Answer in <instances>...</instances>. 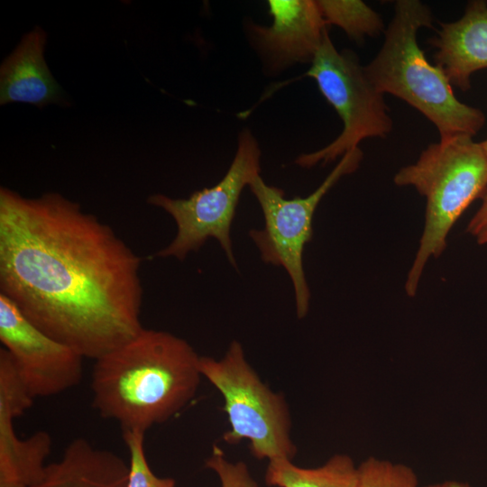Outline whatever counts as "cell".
<instances>
[{"instance_id":"obj_5","label":"cell","mask_w":487,"mask_h":487,"mask_svg":"<svg viewBox=\"0 0 487 487\" xmlns=\"http://www.w3.org/2000/svg\"><path fill=\"white\" fill-rule=\"evenodd\" d=\"M203 377L221 393L230 429V445L248 440L252 455L268 461L292 460L297 448L290 436L291 420L284 396L272 391L247 362L244 348L233 341L217 360L200 356Z\"/></svg>"},{"instance_id":"obj_8","label":"cell","mask_w":487,"mask_h":487,"mask_svg":"<svg viewBox=\"0 0 487 487\" xmlns=\"http://www.w3.org/2000/svg\"><path fill=\"white\" fill-rule=\"evenodd\" d=\"M261 150L249 130L238 138L234 158L223 179L211 188L195 191L188 198H172L162 194L148 198V203L165 210L176 223L174 239L160 250L157 257L183 261L197 252L209 238L220 244L229 262L237 268L230 230L241 193L260 175Z\"/></svg>"},{"instance_id":"obj_20","label":"cell","mask_w":487,"mask_h":487,"mask_svg":"<svg viewBox=\"0 0 487 487\" xmlns=\"http://www.w3.org/2000/svg\"><path fill=\"white\" fill-rule=\"evenodd\" d=\"M487 226V194L482 198V204L469 221L466 232L476 236Z\"/></svg>"},{"instance_id":"obj_17","label":"cell","mask_w":487,"mask_h":487,"mask_svg":"<svg viewBox=\"0 0 487 487\" xmlns=\"http://www.w3.org/2000/svg\"><path fill=\"white\" fill-rule=\"evenodd\" d=\"M357 468V487H418L415 472L400 463L369 457Z\"/></svg>"},{"instance_id":"obj_14","label":"cell","mask_w":487,"mask_h":487,"mask_svg":"<svg viewBox=\"0 0 487 487\" xmlns=\"http://www.w3.org/2000/svg\"><path fill=\"white\" fill-rule=\"evenodd\" d=\"M14 420L0 411V487H33L43 477L51 439L44 431L20 438Z\"/></svg>"},{"instance_id":"obj_13","label":"cell","mask_w":487,"mask_h":487,"mask_svg":"<svg viewBox=\"0 0 487 487\" xmlns=\"http://www.w3.org/2000/svg\"><path fill=\"white\" fill-rule=\"evenodd\" d=\"M128 476L129 463L121 456L78 437L33 487H127Z\"/></svg>"},{"instance_id":"obj_4","label":"cell","mask_w":487,"mask_h":487,"mask_svg":"<svg viewBox=\"0 0 487 487\" xmlns=\"http://www.w3.org/2000/svg\"><path fill=\"white\" fill-rule=\"evenodd\" d=\"M473 138L440 139L393 178L397 186H411L426 198L424 228L405 282L409 297L416 295L427 262L446 250L449 232L460 216L487 194V156Z\"/></svg>"},{"instance_id":"obj_12","label":"cell","mask_w":487,"mask_h":487,"mask_svg":"<svg viewBox=\"0 0 487 487\" xmlns=\"http://www.w3.org/2000/svg\"><path fill=\"white\" fill-rule=\"evenodd\" d=\"M46 33L35 27L23 36L0 68V104L28 103L41 107L60 99L61 88L43 58Z\"/></svg>"},{"instance_id":"obj_9","label":"cell","mask_w":487,"mask_h":487,"mask_svg":"<svg viewBox=\"0 0 487 487\" xmlns=\"http://www.w3.org/2000/svg\"><path fill=\"white\" fill-rule=\"evenodd\" d=\"M0 340L33 399L58 395L80 382L85 358L39 329L1 293Z\"/></svg>"},{"instance_id":"obj_21","label":"cell","mask_w":487,"mask_h":487,"mask_svg":"<svg viewBox=\"0 0 487 487\" xmlns=\"http://www.w3.org/2000/svg\"><path fill=\"white\" fill-rule=\"evenodd\" d=\"M423 487H472V486L467 482L449 480V481H444L440 482L427 484Z\"/></svg>"},{"instance_id":"obj_18","label":"cell","mask_w":487,"mask_h":487,"mask_svg":"<svg viewBox=\"0 0 487 487\" xmlns=\"http://www.w3.org/2000/svg\"><path fill=\"white\" fill-rule=\"evenodd\" d=\"M144 434L138 430L123 431L129 452L127 487H175L172 478L159 477L150 467L144 451Z\"/></svg>"},{"instance_id":"obj_22","label":"cell","mask_w":487,"mask_h":487,"mask_svg":"<svg viewBox=\"0 0 487 487\" xmlns=\"http://www.w3.org/2000/svg\"><path fill=\"white\" fill-rule=\"evenodd\" d=\"M475 237L479 244H487V226L483 230H482Z\"/></svg>"},{"instance_id":"obj_15","label":"cell","mask_w":487,"mask_h":487,"mask_svg":"<svg viewBox=\"0 0 487 487\" xmlns=\"http://www.w3.org/2000/svg\"><path fill=\"white\" fill-rule=\"evenodd\" d=\"M265 482L277 487H357L358 468L345 454L315 468L299 467L288 459L273 460L268 463Z\"/></svg>"},{"instance_id":"obj_7","label":"cell","mask_w":487,"mask_h":487,"mask_svg":"<svg viewBox=\"0 0 487 487\" xmlns=\"http://www.w3.org/2000/svg\"><path fill=\"white\" fill-rule=\"evenodd\" d=\"M362 159L363 152L359 147L347 152L319 187L305 198H285L282 189L267 185L260 175L249 185L264 218L263 228L250 230L249 236L265 263L281 266L288 272L299 318L306 317L309 309L310 290L303 268V252L313 236L315 211L323 197L342 177L358 169Z\"/></svg>"},{"instance_id":"obj_19","label":"cell","mask_w":487,"mask_h":487,"mask_svg":"<svg viewBox=\"0 0 487 487\" xmlns=\"http://www.w3.org/2000/svg\"><path fill=\"white\" fill-rule=\"evenodd\" d=\"M206 466L218 476L221 487H258L244 462L228 461L224 451L214 445L211 455L206 460Z\"/></svg>"},{"instance_id":"obj_24","label":"cell","mask_w":487,"mask_h":487,"mask_svg":"<svg viewBox=\"0 0 487 487\" xmlns=\"http://www.w3.org/2000/svg\"><path fill=\"white\" fill-rule=\"evenodd\" d=\"M13 487H14V486H13Z\"/></svg>"},{"instance_id":"obj_23","label":"cell","mask_w":487,"mask_h":487,"mask_svg":"<svg viewBox=\"0 0 487 487\" xmlns=\"http://www.w3.org/2000/svg\"><path fill=\"white\" fill-rule=\"evenodd\" d=\"M481 143V146L485 153V155L487 156V139L482 141V142H480Z\"/></svg>"},{"instance_id":"obj_16","label":"cell","mask_w":487,"mask_h":487,"mask_svg":"<svg viewBox=\"0 0 487 487\" xmlns=\"http://www.w3.org/2000/svg\"><path fill=\"white\" fill-rule=\"evenodd\" d=\"M326 25H335L356 42L385 32L380 14L359 0H317Z\"/></svg>"},{"instance_id":"obj_2","label":"cell","mask_w":487,"mask_h":487,"mask_svg":"<svg viewBox=\"0 0 487 487\" xmlns=\"http://www.w3.org/2000/svg\"><path fill=\"white\" fill-rule=\"evenodd\" d=\"M200 356L185 339L142 328L133 338L95 360L92 404L123 431L169 420L195 396Z\"/></svg>"},{"instance_id":"obj_6","label":"cell","mask_w":487,"mask_h":487,"mask_svg":"<svg viewBox=\"0 0 487 487\" xmlns=\"http://www.w3.org/2000/svg\"><path fill=\"white\" fill-rule=\"evenodd\" d=\"M316 80L319 91L343 122L341 133L316 152L299 155L295 163L311 168L326 164L358 148L367 138H385L392 130L384 95L369 78L354 52L338 51L328 31L306 73Z\"/></svg>"},{"instance_id":"obj_1","label":"cell","mask_w":487,"mask_h":487,"mask_svg":"<svg viewBox=\"0 0 487 487\" xmlns=\"http://www.w3.org/2000/svg\"><path fill=\"white\" fill-rule=\"evenodd\" d=\"M141 263L78 203L0 188V293L84 358L96 360L143 328Z\"/></svg>"},{"instance_id":"obj_11","label":"cell","mask_w":487,"mask_h":487,"mask_svg":"<svg viewBox=\"0 0 487 487\" xmlns=\"http://www.w3.org/2000/svg\"><path fill=\"white\" fill-rule=\"evenodd\" d=\"M436 65L451 85L467 91L473 73L487 69V1H469L461 18L441 23L429 40Z\"/></svg>"},{"instance_id":"obj_3","label":"cell","mask_w":487,"mask_h":487,"mask_svg":"<svg viewBox=\"0 0 487 487\" xmlns=\"http://www.w3.org/2000/svg\"><path fill=\"white\" fill-rule=\"evenodd\" d=\"M434 16L419 0H398L384 41L366 73L383 95L391 94L417 109L437 129L440 139L473 137L485 124L484 113L459 101L444 72L430 63L418 32L432 28Z\"/></svg>"},{"instance_id":"obj_10","label":"cell","mask_w":487,"mask_h":487,"mask_svg":"<svg viewBox=\"0 0 487 487\" xmlns=\"http://www.w3.org/2000/svg\"><path fill=\"white\" fill-rule=\"evenodd\" d=\"M268 6L271 24L250 26L268 66L281 70L296 63H311L328 31L317 1L269 0Z\"/></svg>"}]
</instances>
